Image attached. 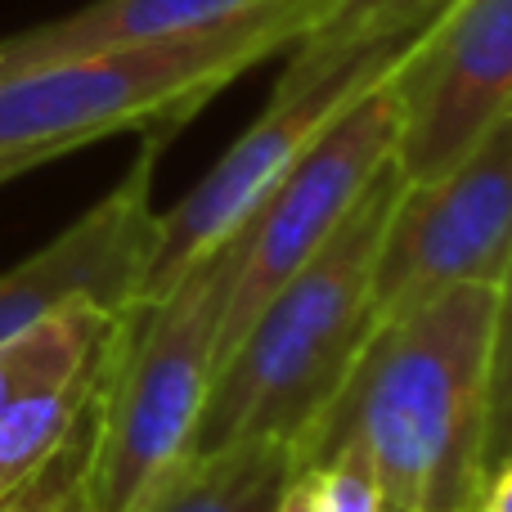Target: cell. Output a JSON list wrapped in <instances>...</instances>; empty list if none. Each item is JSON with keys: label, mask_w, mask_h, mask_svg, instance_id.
<instances>
[{"label": "cell", "mask_w": 512, "mask_h": 512, "mask_svg": "<svg viewBox=\"0 0 512 512\" xmlns=\"http://www.w3.org/2000/svg\"><path fill=\"white\" fill-rule=\"evenodd\" d=\"M90 418L95 409L41 472L0 499V512H99L90 495Z\"/></svg>", "instance_id": "16"}, {"label": "cell", "mask_w": 512, "mask_h": 512, "mask_svg": "<svg viewBox=\"0 0 512 512\" xmlns=\"http://www.w3.org/2000/svg\"><path fill=\"white\" fill-rule=\"evenodd\" d=\"M495 288H450L373 328L292 468L360 450L387 508L472 512L486 486Z\"/></svg>", "instance_id": "1"}, {"label": "cell", "mask_w": 512, "mask_h": 512, "mask_svg": "<svg viewBox=\"0 0 512 512\" xmlns=\"http://www.w3.org/2000/svg\"><path fill=\"white\" fill-rule=\"evenodd\" d=\"M512 454V256L495 288V337H490V423L486 477Z\"/></svg>", "instance_id": "17"}, {"label": "cell", "mask_w": 512, "mask_h": 512, "mask_svg": "<svg viewBox=\"0 0 512 512\" xmlns=\"http://www.w3.org/2000/svg\"><path fill=\"white\" fill-rule=\"evenodd\" d=\"M387 512H400V508H387Z\"/></svg>", "instance_id": "20"}, {"label": "cell", "mask_w": 512, "mask_h": 512, "mask_svg": "<svg viewBox=\"0 0 512 512\" xmlns=\"http://www.w3.org/2000/svg\"><path fill=\"white\" fill-rule=\"evenodd\" d=\"M117 333H122V324H117ZM117 333L90 364L32 382L0 409V499L23 486L32 472H41L68 445V436L86 423L108 378Z\"/></svg>", "instance_id": "12"}, {"label": "cell", "mask_w": 512, "mask_h": 512, "mask_svg": "<svg viewBox=\"0 0 512 512\" xmlns=\"http://www.w3.org/2000/svg\"><path fill=\"white\" fill-rule=\"evenodd\" d=\"M450 5L454 0H310L315 18L288 50V68L274 90L306 86L360 54L414 45Z\"/></svg>", "instance_id": "13"}, {"label": "cell", "mask_w": 512, "mask_h": 512, "mask_svg": "<svg viewBox=\"0 0 512 512\" xmlns=\"http://www.w3.org/2000/svg\"><path fill=\"white\" fill-rule=\"evenodd\" d=\"M396 167L441 176L512 117V0H454L391 68Z\"/></svg>", "instance_id": "8"}, {"label": "cell", "mask_w": 512, "mask_h": 512, "mask_svg": "<svg viewBox=\"0 0 512 512\" xmlns=\"http://www.w3.org/2000/svg\"><path fill=\"white\" fill-rule=\"evenodd\" d=\"M472 512H512V454L486 477V486H481Z\"/></svg>", "instance_id": "18"}, {"label": "cell", "mask_w": 512, "mask_h": 512, "mask_svg": "<svg viewBox=\"0 0 512 512\" xmlns=\"http://www.w3.org/2000/svg\"><path fill=\"white\" fill-rule=\"evenodd\" d=\"M409 45L400 50H373L360 59H346L337 68L319 72L315 81L292 90H274L265 113L256 117L248 131L225 149V158L189 189L185 198L158 216V234H153V256L144 270L140 297L135 306H149L176 279H185L212 248H221L256 203L270 194V185L297 162V153L342 113L351 99H360L373 81H382Z\"/></svg>", "instance_id": "7"}, {"label": "cell", "mask_w": 512, "mask_h": 512, "mask_svg": "<svg viewBox=\"0 0 512 512\" xmlns=\"http://www.w3.org/2000/svg\"><path fill=\"white\" fill-rule=\"evenodd\" d=\"M158 149L162 140H144V153L113 194L81 212L41 252L0 270V346L72 301H99L108 310L135 306L158 234V212L149 203Z\"/></svg>", "instance_id": "9"}, {"label": "cell", "mask_w": 512, "mask_h": 512, "mask_svg": "<svg viewBox=\"0 0 512 512\" xmlns=\"http://www.w3.org/2000/svg\"><path fill=\"white\" fill-rule=\"evenodd\" d=\"M122 315L126 310H108L99 301H72L36 328H27L23 337L5 342L0 346V409L32 382L90 364L113 342Z\"/></svg>", "instance_id": "14"}, {"label": "cell", "mask_w": 512, "mask_h": 512, "mask_svg": "<svg viewBox=\"0 0 512 512\" xmlns=\"http://www.w3.org/2000/svg\"><path fill=\"white\" fill-rule=\"evenodd\" d=\"M400 189L391 158L333 239L256 310L216 369L189 450L256 436L297 445L310 432L373 337V261Z\"/></svg>", "instance_id": "2"}, {"label": "cell", "mask_w": 512, "mask_h": 512, "mask_svg": "<svg viewBox=\"0 0 512 512\" xmlns=\"http://www.w3.org/2000/svg\"><path fill=\"white\" fill-rule=\"evenodd\" d=\"M274 0H90L77 14L36 23L0 41V72H27L86 54L131 50V45L180 41L225 27Z\"/></svg>", "instance_id": "10"}, {"label": "cell", "mask_w": 512, "mask_h": 512, "mask_svg": "<svg viewBox=\"0 0 512 512\" xmlns=\"http://www.w3.org/2000/svg\"><path fill=\"white\" fill-rule=\"evenodd\" d=\"M274 512H387V495H382L369 459L346 445V450L292 468Z\"/></svg>", "instance_id": "15"}, {"label": "cell", "mask_w": 512, "mask_h": 512, "mask_svg": "<svg viewBox=\"0 0 512 512\" xmlns=\"http://www.w3.org/2000/svg\"><path fill=\"white\" fill-rule=\"evenodd\" d=\"M41 162H54V153H45V149H14V153H0V185L18 180L23 171H36Z\"/></svg>", "instance_id": "19"}, {"label": "cell", "mask_w": 512, "mask_h": 512, "mask_svg": "<svg viewBox=\"0 0 512 512\" xmlns=\"http://www.w3.org/2000/svg\"><path fill=\"white\" fill-rule=\"evenodd\" d=\"M310 18V0H274L180 41L0 72V153L45 149L63 158L117 131L167 140L234 77L292 50Z\"/></svg>", "instance_id": "3"}, {"label": "cell", "mask_w": 512, "mask_h": 512, "mask_svg": "<svg viewBox=\"0 0 512 512\" xmlns=\"http://www.w3.org/2000/svg\"><path fill=\"white\" fill-rule=\"evenodd\" d=\"M230 279L234 243L225 239L158 301L122 315L90 418V495L99 512H131L189 450L221 364Z\"/></svg>", "instance_id": "4"}, {"label": "cell", "mask_w": 512, "mask_h": 512, "mask_svg": "<svg viewBox=\"0 0 512 512\" xmlns=\"http://www.w3.org/2000/svg\"><path fill=\"white\" fill-rule=\"evenodd\" d=\"M288 477L292 445L265 436L185 450L131 512H274Z\"/></svg>", "instance_id": "11"}, {"label": "cell", "mask_w": 512, "mask_h": 512, "mask_svg": "<svg viewBox=\"0 0 512 512\" xmlns=\"http://www.w3.org/2000/svg\"><path fill=\"white\" fill-rule=\"evenodd\" d=\"M512 256V117L441 176L400 189L373 261V328L450 288H499Z\"/></svg>", "instance_id": "6"}, {"label": "cell", "mask_w": 512, "mask_h": 512, "mask_svg": "<svg viewBox=\"0 0 512 512\" xmlns=\"http://www.w3.org/2000/svg\"><path fill=\"white\" fill-rule=\"evenodd\" d=\"M391 158H396V95L387 72L297 153V162L230 234L234 279L221 324V360L256 310L274 297V288L333 239L337 225L351 216V207Z\"/></svg>", "instance_id": "5"}]
</instances>
